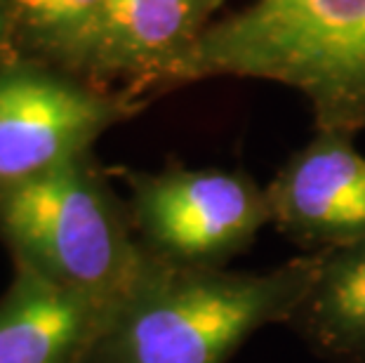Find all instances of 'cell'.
Segmentation results:
<instances>
[{
  "instance_id": "1",
  "label": "cell",
  "mask_w": 365,
  "mask_h": 363,
  "mask_svg": "<svg viewBox=\"0 0 365 363\" xmlns=\"http://www.w3.org/2000/svg\"><path fill=\"white\" fill-rule=\"evenodd\" d=\"M318 260L321 252H302L264 272H238L151 257L85 363H229L262 328L285 326Z\"/></svg>"
},
{
  "instance_id": "2",
  "label": "cell",
  "mask_w": 365,
  "mask_h": 363,
  "mask_svg": "<svg viewBox=\"0 0 365 363\" xmlns=\"http://www.w3.org/2000/svg\"><path fill=\"white\" fill-rule=\"evenodd\" d=\"M255 78L297 90L316 130H365V0H250L198 38L182 83Z\"/></svg>"
},
{
  "instance_id": "3",
  "label": "cell",
  "mask_w": 365,
  "mask_h": 363,
  "mask_svg": "<svg viewBox=\"0 0 365 363\" xmlns=\"http://www.w3.org/2000/svg\"><path fill=\"white\" fill-rule=\"evenodd\" d=\"M0 241L14 265L108 307L151 260L92 153L0 191Z\"/></svg>"
},
{
  "instance_id": "4",
  "label": "cell",
  "mask_w": 365,
  "mask_h": 363,
  "mask_svg": "<svg viewBox=\"0 0 365 363\" xmlns=\"http://www.w3.org/2000/svg\"><path fill=\"white\" fill-rule=\"evenodd\" d=\"M142 248L165 265L227 269L271 224L267 187L243 170H118Z\"/></svg>"
},
{
  "instance_id": "5",
  "label": "cell",
  "mask_w": 365,
  "mask_h": 363,
  "mask_svg": "<svg viewBox=\"0 0 365 363\" xmlns=\"http://www.w3.org/2000/svg\"><path fill=\"white\" fill-rule=\"evenodd\" d=\"M142 104L43 61L0 66V191L92 153Z\"/></svg>"
},
{
  "instance_id": "6",
  "label": "cell",
  "mask_w": 365,
  "mask_h": 363,
  "mask_svg": "<svg viewBox=\"0 0 365 363\" xmlns=\"http://www.w3.org/2000/svg\"><path fill=\"white\" fill-rule=\"evenodd\" d=\"M271 224L304 252L365 241V156L354 135L316 130L267 184Z\"/></svg>"
},
{
  "instance_id": "7",
  "label": "cell",
  "mask_w": 365,
  "mask_h": 363,
  "mask_svg": "<svg viewBox=\"0 0 365 363\" xmlns=\"http://www.w3.org/2000/svg\"><path fill=\"white\" fill-rule=\"evenodd\" d=\"M227 0H108L95 83L123 81L130 97L182 85L198 38Z\"/></svg>"
},
{
  "instance_id": "8",
  "label": "cell",
  "mask_w": 365,
  "mask_h": 363,
  "mask_svg": "<svg viewBox=\"0 0 365 363\" xmlns=\"http://www.w3.org/2000/svg\"><path fill=\"white\" fill-rule=\"evenodd\" d=\"M113 309L14 265L0 295V363H85Z\"/></svg>"
},
{
  "instance_id": "9",
  "label": "cell",
  "mask_w": 365,
  "mask_h": 363,
  "mask_svg": "<svg viewBox=\"0 0 365 363\" xmlns=\"http://www.w3.org/2000/svg\"><path fill=\"white\" fill-rule=\"evenodd\" d=\"M285 326L318 357L365 363V241L325 250Z\"/></svg>"
},
{
  "instance_id": "10",
  "label": "cell",
  "mask_w": 365,
  "mask_h": 363,
  "mask_svg": "<svg viewBox=\"0 0 365 363\" xmlns=\"http://www.w3.org/2000/svg\"><path fill=\"white\" fill-rule=\"evenodd\" d=\"M12 38L43 64L95 83L108 0H7Z\"/></svg>"
},
{
  "instance_id": "11",
  "label": "cell",
  "mask_w": 365,
  "mask_h": 363,
  "mask_svg": "<svg viewBox=\"0 0 365 363\" xmlns=\"http://www.w3.org/2000/svg\"><path fill=\"white\" fill-rule=\"evenodd\" d=\"M12 41V21H10V10H7V0H0V66L5 64L3 55L7 43Z\"/></svg>"
}]
</instances>
